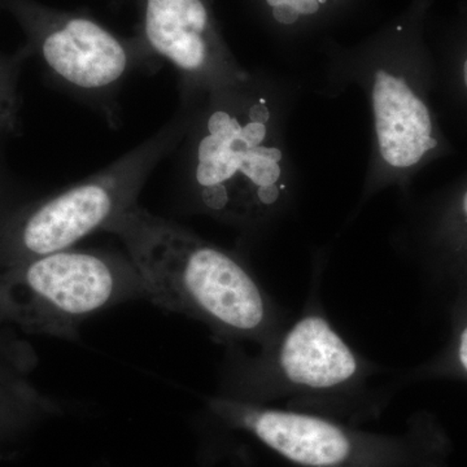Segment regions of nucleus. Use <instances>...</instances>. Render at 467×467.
<instances>
[{
    "label": "nucleus",
    "mask_w": 467,
    "mask_h": 467,
    "mask_svg": "<svg viewBox=\"0 0 467 467\" xmlns=\"http://www.w3.org/2000/svg\"><path fill=\"white\" fill-rule=\"evenodd\" d=\"M189 113L84 182L0 218V270L70 250L137 204L150 171L192 126Z\"/></svg>",
    "instance_id": "obj_3"
},
{
    "label": "nucleus",
    "mask_w": 467,
    "mask_h": 467,
    "mask_svg": "<svg viewBox=\"0 0 467 467\" xmlns=\"http://www.w3.org/2000/svg\"><path fill=\"white\" fill-rule=\"evenodd\" d=\"M371 368L335 330L317 306L254 358L236 356L226 371L223 398L250 404L281 398H348L367 384Z\"/></svg>",
    "instance_id": "obj_5"
},
{
    "label": "nucleus",
    "mask_w": 467,
    "mask_h": 467,
    "mask_svg": "<svg viewBox=\"0 0 467 467\" xmlns=\"http://www.w3.org/2000/svg\"><path fill=\"white\" fill-rule=\"evenodd\" d=\"M459 358L460 364L462 365V368H465L467 373V327L462 331L460 337Z\"/></svg>",
    "instance_id": "obj_13"
},
{
    "label": "nucleus",
    "mask_w": 467,
    "mask_h": 467,
    "mask_svg": "<svg viewBox=\"0 0 467 467\" xmlns=\"http://www.w3.org/2000/svg\"><path fill=\"white\" fill-rule=\"evenodd\" d=\"M3 216H5V214H3V213H0V218H2Z\"/></svg>",
    "instance_id": "obj_14"
},
{
    "label": "nucleus",
    "mask_w": 467,
    "mask_h": 467,
    "mask_svg": "<svg viewBox=\"0 0 467 467\" xmlns=\"http://www.w3.org/2000/svg\"><path fill=\"white\" fill-rule=\"evenodd\" d=\"M205 98L190 164L196 204L233 225L269 223L291 201L278 106L254 77Z\"/></svg>",
    "instance_id": "obj_2"
},
{
    "label": "nucleus",
    "mask_w": 467,
    "mask_h": 467,
    "mask_svg": "<svg viewBox=\"0 0 467 467\" xmlns=\"http://www.w3.org/2000/svg\"><path fill=\"white\" fill-rule=\"evenodd\" d=\"M140 36L175 67L186 92L207 95L252 78L221 42L208 0H135Z\"/></svg>",
    "instance_id": "obj_7"
},
{
    "label": "nucleus",
    "mask_w": 467,
    "mask_h": 467,
    "mask_svg": "<svg viewBox=\"0 0 467 467\" xmlns=\"http://www.w3.org/2000/svg\"><path fill=\"white\" fill-rule=\"evenodd\" d=\"M137 299L142 276L117 252L70 248L0 270V326L26 334L72 340L91 316Z\"/></svg>",
    "instance_id": "obj_4"
},
{
    "label": "nucleus",
    "mask_w": 467,
    "mask_h": 467,
    "mask_svg": "<svg viewBox=\"0 0 467 467\" xmlns=\"http://www.w3.org/2000/svg\"><path fill=\"white\" fill-rule=\"evenodd\" d=\"M436 69L380 66L368 69V92L374 119V164L368 192L409 181L451 153L432 106Z\"/></svg>",
    "instance_id": "obj_6"
},
{
    "label": "nucleus",
    "mask_w": 467,
    "mask_h": 467,
    "mask_svg": "<svg viewBox=\"0 0 467 467\" xmlns=\"http://www.w3.org/2000/svg\"><path fill=\"white\" fill-rule=\"evenodd\" d=\"M0 335V414L50 405L27 376L34 367L29 346Z\"/></svg>",
    "instance_id": "obj_9"
},
{
    "label": "nucleus",
    "mask_w": 467,
    "mask_h": 467,
    "mask_svg": "<svg viewBox=\"0 0 467 467\" xmlns=\"http://www.w3.org/2000/svg\"><path fill=\"white\" fill-rule=\"evenodd\" d=\"M448 221L456 223V230L467 234V174L448 196Z\"/></svg>",
    "instance_id": "obj_12"
},
{
    "label": "nucleus",
    "mask_w": 467,
    "mask_h": 467,
    "mask_svg": "<svg viewBox=\"0 0 467 467\" xmlns=\"http://www.w3.org/2000/svg\"><path fill=\"white\" fill-rule=\"evenodd\" d=\"M29 20L46 66L77 91H112L131 69L155 57L140 36L119 38L81 12L36 9Z\"/></svg>",
    "instance_id": "obj_8"
},
{
    "label": "nucleus",
    "mask_w": 467,
    "mask_h": 467,
    "mask_svg": "<svg viewBox=\"0 0 467 467\" xmlns=\"http://www.w3.org/2000/svg\"><path fill=\"white\" fill-rule=\"evenodd\" d=\"M16 67L0 61V133L12 130L16 124Z\"/></svg>",
    "instance_id": "obj_10"
},
{
    "label": "nucleus",
    "mask_w": 467,
    "mask_h": 467,
    "mask_svg": "<svg viewBox=\"0 0 467 467\" xmlns=\"http://www.w3.org/2000/svg\"><path fill=\"white\" fill-rule=\"evenodd\" d=\"M441 82L454 106L467 117V54L448 69H441Z\"/></svg>",
    "instance_id": "obj_11"
},
{
    "label": "nucleus",
    "mask_w": 467,
    "mask_h": 467,
    "mask_svg": "<svg viewBox=\"0 0 467 467\" xmlns=\"http://www.w3.org/2000/svg\"><path fill=\"white\" fill-rule=\"evenodd\" d=\"M103 232L119 236L142 276L147 299L207 325L225 342L266 346L285 325L278 306L229 252L134 204Z\"/></svg>",
    "instance_id": "obj_1"
}]
</instances>
